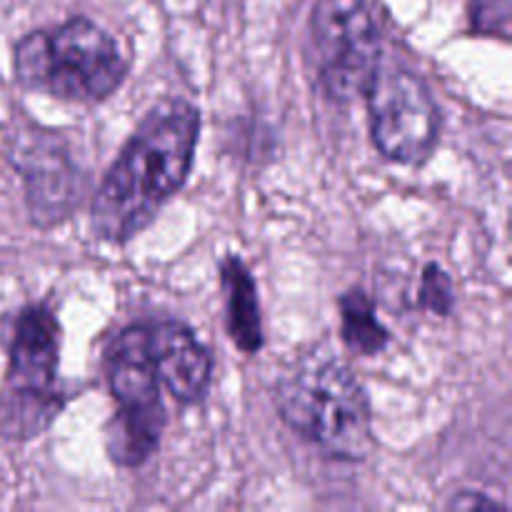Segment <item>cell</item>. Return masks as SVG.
<instances>
[{"instance_id": "6da1fadb", "label": "cell", "mask_w": 512, "mask_h": 512, "mask_svg": "<svg viewBox=\"0 0 512 512\" xmlns=\"http://www.w3.org/2000/svg\"><path fill=\"white\" fill-rule=\"evenodd\" d=\"M200 115L188 100L150 110L100 183L90 208L95 235L125 243L183 188L198 145Z\"/></svg>"}, {"instance_id": "5b68a950", "label": "cell", "mask_w": 512, "mask_h": 512, "mask_svg": "<svg viewBox=\"0 0 512 512\" xmlns=\"http://www.w3.org/2000/svg\"><path fill=\"white\" fill-rule=\"evenodd\" d=\"M105 375L118 410L110 418L105 443L110 458L138 468L155 453L165 428L160 383L150 358L148 325H128L105 353Z\"/></svg>"}, {"instance_id": "4fadbf2b", "label": "cell", "mask_w": 512, "mask_h": 512, "mask_svg": "<svg viewBox=\"0 0 512 512\" xmlns=\"http://www.w3.org/2000/svg\"><path fill=\"white\" fill-rule=\"evenodd\" d=\"M418 305L420 308L430 310V313L440 315V318L450 315V310H453V280H450V275L445 273L438 263L425 265L423 280H420Z\"/></svg>"}, {"instance_id": "ba28073f", "label": "cell", "mask_w": 512, "mask_h": 512, "mask_svg": "<svg viewBox=\"0 0 512 512\" xmlns=\"http://www.w3.org/2000/svg\"><path fill=\"white\" fill-rule=\"evenodd\" d=\"M148 343L158 383L178 403L203 400L210 388L213 360L198 335L178 320H163L148 325Z\"/></svg>"}, {"instance_id": "277c9868", "label": "cell", "mask_w": 512, "mask_h": 512, "mask_svg": "<svg viewBox=\"0 0 512 512\" xmlns=\"http://www.w3.org/2000/svg\"><path fill=\"white\" fill-rule=\"evenodd\" d=\"M60 328L48 305H30L18 315L10 340V365L0 390V438L40 435L63 398L58 390Z\"/></svg>"}, {"instance_id": "3957f363", "label": "cell", "mask_w": 512, "mask_h": 512, "mask_svg": "<svg viewBox=\"0 0 512 512\" xmlns=\"http://www.w3.org/2000/svg\"><path fill=\"white\" fill-rule=\"evenodd\" d=\"M13 65L23 88L78 103L105 100L128 75L118 43L88 18L25 35L15 45Z\"/></svg>"}, {"instance_id": "8fae6325", "label": "cell", "mask_w": 512, "mask_h": 512, "mask_svg": "<svg viewBox=\"0 0 512 512\" xmlns=\"http://www.w3.org/2000/svg\"><path fill=\"white\" fill-rule=\"evenodd\" d=\"M340 318H343V343L355 355H378L388 348L390 335L378 320V310L363 288H350L340 298Z\"/></svg>"}, {"instance_id": "8992f818", "label": "cell", "mask_w": 512, "mask_h": 512, "mask_svg": "<svg viewBox=\"0 0 512 512\" xmlns=\"http://www.w3.org/2000/svg\"><path fill=\"white\" fill-rule=\"evenodd\" d=\"M310 38L325 93L340 103L365 95L383 63L380 33L368 0H320L310 20Z\"/></svg>"}, {"instance_id": "52a82bcc", "label": "cell", "mask_w": 512, "mask_h": 512, "mask_svg": "<svg viewBox=\"0 0 512 512\" xmlns=\"http://www.w3.org/2000/svg\"><path fill=\"white\" fill-rule=\"evenodd\" d=\"M365 95L375 148L393 163L428 160L438 143L440 113L425 80L413 70L380 63Z\"/></svg>"}, {"instance_id": "5bb4252c", "label": "cell", "mask_w": 512, "mask_h": 512, "mask_svg": "<svg viewBox=\"0 0 512 512\" xmlns=\"http://www.w3.org/2000/svg\"><path fill=\"white\" fill-rule=\"evenodd\" d=\"M495 500H490V498H480V495H468L465 493L463 498H458V500H453V503H450V508H458V510H465V508H495Z\"/></svg>"}, {"instance_id": "7a4b0ae2", "label": "cell", "mask_w": 512, "mask_h": 512, "mask_svg": "<svg viewBox=\"0 0 512 512\" xmlns=\"http://www.w3.org/2000/svg\"><path fill=\"white\" fill-rule=\"evenodd\" d=\"M280 415L328 455L360 460L373 448L368 395L343 360L328 353L300 358L275 388Z\"/></svg>"}, {"instance_id": "9c48e42d", "label": "cell", "mask_w": 512, "mask_h": 512, "mask_svg": "<svg viewBox=\"0 0 512 512\" xmlns=\"http://www.w3.org/2000/svg\"><path fill=\"white\" fill-rule=\"evenodd\" d=\"M225 298V323L228 335L243 353H258L263 345V320H260V303L255 280L248 265L235 255H228L220 268Z\"/></svg>"}, {"instance_id": "30bf717a", "label": "cell", "mask_w": 512, "mask_h": 512, "mask_svg": "<svg viewBox=\"0 0 512 512\" xmlns=\"http://www.w3.org/2000/svg\"><path fill=\"white\" fill-rule=\"evenodd\" d=\"M43 160H33L28 155L25 183H28L30 210L40 218V223H58L70 205L78 200V185H75V170L68 160L60 155L53 158L50 150H43Z\"/></svg>"}, {"instance_id": "7c38bea8", "label": "cell", "mask_w": 512, "mask_h": 512, "mask_svg": "<svg viewBox=\"0 0 512 512\" xmlns=\"http://www.w3.org/2000/svg\"><path fill=\"white\" fill-rule=\"evenodd\" d=\"M468 20L473 33L508 40L512 28V0H470Z\"/></svg>"}]
</instances>
